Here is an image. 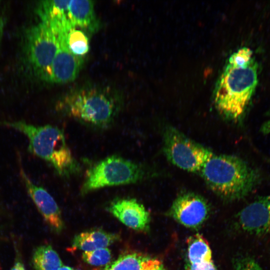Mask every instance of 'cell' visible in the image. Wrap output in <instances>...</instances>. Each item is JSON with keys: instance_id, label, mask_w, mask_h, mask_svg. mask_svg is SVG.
<instances>
[{"instance_id": "24", "label": "cell", "mask_w": 270, "mask_h": 270, "mask_svg": "<svg viewBox=\"0 0 270 270\" xmlns=\"http://www.w3.org/2000/svg\"><path fill=\"white\" fill-rule=\"evenodd\" d=\"M4 20L2 16L1 15H0V44L2 40V36L4 34Z\"/></svg>"}, {"instance_id": "7", "label": "cell", "mask_w": 270, "mask_h": 270, "mask_svg": "<svg viewBox=\"0 0 270 270\" xmlns=\"http://www.w3.org/2000/svg\"><path fill=\"white\" fill-rule=\"evenodd\" d=\"M58 48L56 36L46 24L40 22L26 30V56L33 70L41 79L50 82L52 66Z\"/></svg>"}, {"instance_id": "27", "label": "cell", "mask_w": 270, "mask_h": 270, "mask_svg": "<svg viewBox=\"0 0 270 270\" xmlns=\"http://www.w3.org/2000/svg\"><path fill=\"white\" fill-rule=\"evenodd\" d=\"M58 270H78L69 266L62 265Z\"/></svg>"}, {"instance_id": "25", "label": "cell", "mask_w": 270, "mask_h": 270, "mask_svg": "<svg viewBox=\"0 0 270 270\" xmlns=\"http://www.w3.org/2000/svg\"><path fill=\"white\" fill-rule=\"evenodd\" d=\"M262 131L264 134H268L270 132V120L263 124Z\"/></svg>"}, {"instance_id": "18", "label": "cell", "mask_w": 270, "mask_h": 270, "mask_svg": "<svg viewBox=\"0 0 270 270\" xmlns=\"http://www.w3.org/2000/svg\"><path fill=\"white\" fill-rule=\"evenodd\" d=\"M32 262L36 270H58L63 265L58 254L50 245L36 248Z\"/></svg>"}, {"instance_id": "3", "label": "cell", "mask_w": 270, "mask_h": 270, "mask_svg": "<svg viewBox=\"0 0 270 270\" xmlns=\"http://www.w3.org/2000/svg\"><path fill=\"white\" fill-rule=\"evenodd\" d=\"M258 83V65L252 59L248 65L227 63L216 84L214 102L224 118L237 121L242 116Z\"/></svg>"}, {"instance_id": "16", "label": "cell", "mask_w": 270, "mask_h": 270, "mask_svg": "<svg viewBox=\"0 0 270 270\" xmlns=\"http://www.w3.org/2000/svg\"><path fill=\"white\" fill-rule=\"evenodd\" d=\"M68 14L70 20L74 28L78 26L90 30H94L97 28L94 4L92 0H70Z\"/></svg>"}, {"instance_id": "4", "label": "cell", "mask_w": 270, "mask_h": 270, "mask_svg": "<svg viewBox=\"0 0 270 270\" xmlns=\"http://www.w3.org/2000/svg\"><path fill=\"white\" fill-rule=\"evenodd\" d=\"M120 108V100L108 90L82 88L68 93L59 108L64 114L88 125L106 128L114 121Z\"/></svg>"}, {"instance_id": "26", "label": "cell", "mask_w": 270, "mask_h": 270, "mask_svg": "<svg viewBox=\"0 0 270 270\" xmlns=\"http://www.w3.org/2000/svg\"><path fill=\"white\" fill-rule=\"evenodd\" d=\"M10 270H26V269L20 262H16Z\"/></svg>"}, {"instance_id": "20", "label": "cell", "mask_w": 270, "mask_h": 270, "mask_svg": "<svg viewBox=\"0 0 270 270\" xmlns=\"http://www.w3.org/2000/svg\"><path fill=\"white\" fill-rule=\"evenodd\" d=\"M82 258L85 262L92 266H106L110 262L111 251L108 248H106L84 252Z\"/></svg>"}, {"instance_id": "19", "label": "cell", "mask_w": 270, "mask_h": 270, "mask_svg": "<svg viewBox=\"0 0 270 270\" xmlns=\"http://www.w3.org/2000/svg\"><path fill=\"white\" fill-rule=\"evenodd\" d=\"M66 44L74 55L82 57L89 50L88 39L82 30L72 28L65 34Z\"/></svg>"}, {"instance_id": "12", "label": "cell", "mask_w": 270, "mask_h": 270, "mask_svg": "<svg viewBox=\"0 0 270 270\" xmlns=\"http://www.w3.org/2000/svg\"><path fill=\"white\" fill-rule=\"evenodd\" d=\"M108 210L121 222L136 230H144L150 222L149 212L134 198H120L112 201Z\"/></svg>"}, {"instance_id": "13", "label": "cell", "mask_w": 270, "mask_h": 270, "mask_svg": "<svg viewBox=\"0 0 270 270\" xmlns=\"http://www.w3.org/2000/svg\"><path fill=\"white\" fill-rule=\"evenodd\" d=\"M70 0H42L40 2L36 12L41 22L47 25L56 36L66 33L72 28L68 14Z\"/></svg>"}, {"instance_id": "22", "label": "cell", "mask_w": 270, "mask_h": 270, "mask_svg": "<svg viewBox=\"0 0 270 270\" xmlns=\"http://www.w3.org/2000/svg\"><path fill=\"white\" fill-rule=\"evenodd\" d=\"M234 270H264L254 258L244 256L237 259L234 264Z\"/></svg>"}, {"instance_id": "5", "label": "cell", "mask_w": 270, "mask_h": 270, "mask_svg": "<svg viewBox=\"0 0 270 270\" xmlns=\"http://www.w3.org/2000/svg\"><path fill=\"white\" fill-rule=\"evenodd\" d=\"M141 164L118 156H108L86 172L80 193L82 195L103 188L134 184L148 176Z\"/></svg>"}, {"instance_id": "23", "label": "cell", "mask_w": 270, "mask_h": 270, "mask_svg": "<svg viewBox=\"0 0 270 270\" xmlns=\"http://www.w3.org/2000/svg\"><path fill=\"white\" fill-rule=\"evenodd\" d=\"M186 270H218L213 262L198 264H190L186 262Z\"/></svg>"}, {"instance_id": "11", "label": "cell", "mask_w": 270, "mask_h": 270, "mask_svg": "<svg viewBox=\"0 0 270 270\" xmlns=\"http://www.w3.org/2000/svg\"><path fill=\"white\" fill-rule=\"evenodd\" d=\"M58 48L51 68L50 82L64 84L74 80L83 64V58L73 54L66 44L65 34L56 36Z\"/></svg>"}, {"instance_id": "21", "label": "cell", "mask_w": 270, "mask_h": 270, "mask_svg": "<svg viewBox=\"0 0 270 270\" xmlns=\"http://www.w3.org/2000/svg\"><path fill=\"white\" fill-rule=\"evenodd\" d=\"M252 54L250 48L246 47L240 48L230 56L228 63L236 66L248 65L252 60Z\"/></svg>"}, {"instance_id": "15", "label": "cell", "mask_w": 270, "mask_h": 270, "mask_svg": "<svg viewBox=\"0 0 270 270\" xmlns=\"http://www.w3.org/2000/svg\"><path fill=\"white\" fill-rule=\"evenodd\" d=\"M119 240L120 236L116 234L96 228L76 235L72 240V246L76 250L88 252L108 248Z\"/></svg>"}, {"instance_id": "9", "label": "cell", "mask_w": 270, "mask_h": 270, "mask_svg": "<svg viewBox=\"0 0 270 270\" xmlns=\"http://www.w3.org/2000/svg\"><path fill=\"white\" fill-rule=\"evenodd\" d=\"M20 172L28 194L44 220L52 231L56 234L62 232L64 228V223L54 199L45 188L35 184L22 167Z\"/></svg>"}, {"instance_id": "14", "label": "cell", "mask_w": 270, "mask_h": 270, "mask_svg": "<svg viewBox=\"0 0 270 270\" xmlns=\"http://www.w3.org/2000/svg\"><path fill=\"white\" fill-rule=\"evenodd\" d=\"M99 270H166L163 264L154 258L138 252H128L118 256Z\"/></svg>"}, {"instance_id": "2", "label": "cell", "mask_w": 270, "mask_h": 270, "mask_svg": "<svg viewBox=\"0 0 270 270\" xmlns=\"http://www.w3.org/2000/svg\"><path fill=\"white\" fill-rule=\"evenodd\" d=\"M0 126L24 134L28 140L29 152L50 164L59 175L68 176L79 170L78 164L67 144L64 132L58 127L35 126L24 121H0Z\"/></svg>"}, {"instance_id": "6", "label": "cell", "mask_w": 270, "mask_h": 270, "mask_svg": "<svg viewBox=\"0 0 270 270\" xmlns=\"http://www.w3.org/2000/svg\"><path fill=\"white\" fill-rule=\"evenodd\" d=\"M163 150L167 160L178 168L199 173L212 152L176 128L168 126L163 134Z\"/></svg>"}, {"instance_id": "10", "label": "cell", "mask_w": 270, "mask_h": 270, "mask_svg": "<svg viewBox=\"0 0 270 270\" xmlns=\"http://www.w3.org/2000/svg\"><path fill=\"white\" fill-rule=\"evenodd\" d=\"M237 222L248 234H270V194L260 197L244 208L237 216Z\"/></svg>"}, {"instance_id": "1", "label": "cell", "mask_w": 270, "mask_h": 270, "mask_svg": "<svg viewBox=\"0 0 270 270\" xmlns=\"http://www.w3.org/2000/svg\"><path fill=\"white\" fill-rule=\"evenodd\" d=\"M199 173L212 191L230 200L248 195L260 180L258 172L240 158L213 152Z\"/></svg>"}, {"instance_id": "8", "label": "cell", "mask_w": 270, "mask_h": 270, "mask_svg": "<svg viewBox=\"0 0 270 270\" xmlns=\"http://www.w3.org/2000/svg\"><path fill=\"white\" fill-rule=\"evenodd\" d=\"M170 214L186 227L196 228L208 218L210 208L201 196L192 192L182 194L173 202Z\"/></svg>"}, {"instance_id": "17", "label": "cell", "mask_w": 270, "mask_h": 270, "mask_svg": "<svg viewBox=\"0 0 270 270\" xmlns=\"http://www.w3.org/2000/svg\"><path fill=\"white\" fill-rule=\"evenodd\" d=\"M188 260L187 262L190 264L212 261L210 247L202 235L196 234L188 240Z\"/></svg>"}]
</instances>
